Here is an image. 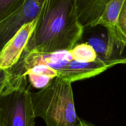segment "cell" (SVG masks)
<instances>
[{
	"label": "cell",
	"mask_w": 126,
	"mask_h": 126,
	"mask_svg": "<svg viewBox=\"0 0 126 126\" xmlns=\"http://www.w3.org/2000/svg\"><path fill=\"white\" fill-rule=\"evenodd\" d=\"M37 20L38 18L24 25L5 46L0 54V68L8 70L18 62L34 30Z\"/></svg>",
	"instance_id": "obj_7"
},
{
	"label": "cell",
	"mask_w": 126,
	"mask_h": 126,
	"mask_svg": "<svg viewBox=\"0 0 126 126\" xmlns=\"http://www.w3.org/2000/svg\"><path fill=\"white\" fill-rule=\"evenodd\" d=\"M116 33L120 41L126 47V0H124L118 17Z\"/></svg>",
	"instance_id": "obj_11"
},
{
	"label": "cell",
	"mask_w": 126,
	"mask_h": 126,
	"mask_svg": "<svg viewBox=\"0 0 126 126\" xmlns=\"http://www.w3.org/2000/svg\"><path fill=\"white\" fill-rule=\"evenodd\" d=\"M78 43L89 45L98 57L103 60L126 59V55H124L126 47L115 34L103 26L84 29L82 38Z\"/></svg>",
	"instance_id": "obj_5"
},
{
	"label": "cell",
	"mask_w": 126,
	"mask_h": 126,
	"mask_svg": "<svg viewBox=\"0 0 126 126\" xmlns=\"http://www.w3.org/2000/svg\"><path fill=\"white\" fill-rule=\"evenodd\" d=\"M37 63L46 64L56 71L57 78L72 83L94 77L118 64H126V59L108 60L99 59L87 62L75 59L71 50L49 54L22 53L18 62L7 71H13Z\"/></svg>",
	"instance_id": "obj_2"
},
{
	"label": "cell",
	"mask_w": 126,
	"mask_h": 126,
	"mask_svg": "<svg viewBox=\"0 0 126 126\" xmlns=\"http://www.w3.org/2000/svg\"><path fill=\"white\" fill-rule=\"evenodd\" d=\"M25 0H0V23L18 10Z\"/></svg>",
	"instance_id": "obj_10"
},
{
	"label": "cell",
	"mask_w": 126,
	"mask_h": 126,
	"mask_svg": "<svg viewBox=\"0 0 126 126\" xmlns=\"http://www.w3.org/2000/svg\"><path fill=\"white\" fill-rule=\"evenodd\" d=\"M124 1V0H110L98 25L106 27L110 32H112L118 38L116 26Z\"/></svg>",
	"instance_id": "obj_9"
},
{
	"label": "cell",
	"mask_w": 126,
	"mask_h": 126,
	"mask_svg": "<svg viewBox=\"0 0 126 126\" xmlns=\"http://www.w3.org/2000/svg\"><path fill=\"white\" fill-rule=\"evenodd\" d=\"M44 0H25L14 13L0 23V54L24 25L38 18Z\"/></svg>",
	"instance_id": "obj_6"
},
{
	"label": "cell",
	"mask_w": 126,
	"mask_h": 126,
	"mask_svg": "<svg viewBox=\"0 0 126 126\" xmlns=\"http://www.w3.org/2000/svg\"><path fill=\"white\" fill-rule=\"evenodd\" d=\"M9 82V76L6 70L0 68V95L7 88Z\"/></svg>",
	"instance_id": "obj_12"
},
{
	"label": "cell",
	"mask_w": 126,
	"mask_h": 126,
	"mask_svg": "<svg viewBox=\"0 0 126 126\" xmlns=\"http://www.w3.org/2000/svg\"><path fill=\"white\" fill-rule=\"evenodd\" d=\"M34 116L46 126H73L79 119L75 110L71 83L56 78L45 88L30 92Z\"/></svg>",
	"instance_id": "obj_3"
},
{
	"label": "cell",
	"mask_w": 126,
	"mask_h": 126,
	"mask_svg": "<svg viewBox=\"0 0 126 126\" xmlns=\"http://www.w3.org/2000/svg\"><path fill=\"white\" fill-rule=\"evenodd\" d=\"M83 30L76 16L75 0H44L23 53L70 50L81 39Z\"/></svg>",
	"instance_id": "obj_1"
},
{
	"label": "cell",
	"mask_w": 126,
	"mask_h": 126,
	"mask_svg": "<svg viewBox=\"0 0 126 126\" xmlns=\"http://www.w3.org/2000/svg\"><path fill=\"white\" fill-rule=\"evenodd\" d=\"M27 76L12 79L0 95V126H34Z\"/></svg>",
	"instance_id": "obj_4"
},
{
	"label": "cell",
	"mask_w": 126,
	"mask_h": 126,
	"mask_svg": "<svg viewBox=\"0 0 126 126\" xmlns=\"http://www.w3.org/2000/svg\"><path fill=\"white\" fill-rule=\"evenodd\" d=\"M78 20L84 29L97 26L110 0H75Z\"/></svg>",
	"instance_id": "obj_8"
}]
</instances>
